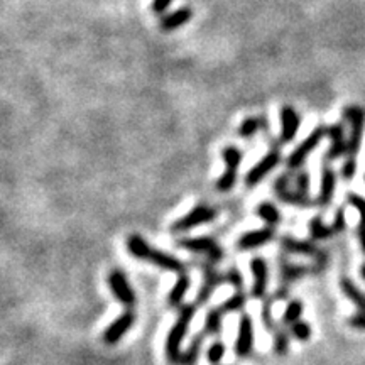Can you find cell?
<instances>
[{
    "mask_svg": "<svg viewBox=\"0 0 365 365\" xmlns=\"http://www.w3.org/2000/svg\"><path fill=\"white\" fill-rule=\"evenodd\" d=\"M127 249L135 259L147 261V263H153L162 269H166V271L178 272V274H184V272H186V265H184L181 261L173 257L171 254L153 249L149 243L144 241L141 235H131L127 241Z\"/></svg>",
    "mask_w": 365,
    "mask_h": 365,
    "instance_id": "obj_1",
    "label": "cell"
},
{
    "mask_svg": "<svg viewBox=\"0 0 365 365\" xmlns=\"http://www.w3.org/2000/svg\"><path fill=\"white\" fill-rule=\"evenodd\" d=\"M197 306L195 305H184L179 308V316L173 328L169 330L168 340H166V357L171 364H179L181 360V342L186 335L188 327H190L191 320H193Z\"/></svg>",
    "mask_w": 365,
    "mask_h": 365,
    "instance_id": "obj_2",
    "label": "cell"
},
{
    "mask_svg": "<svg viewBox=\"0 0 365 365\" xmlns=\"http://www.w3.org/2000/svg\"><path fill=\"white\" fill-rule=\"evenodd\" d=\"M344 119L350 124V135L346 141V157H355L362 146L365 129V109L359 105H349L344 109Z\"/></svg>",
    "mask_w": 365,
    "mask_h": 365,
    "instance_id": "obj_3",
    "label": "cell"
},
{
    "mask_svg": "<svg viewBox=\"0 0 365 365\" xmlns=\"http://www.w3.org/2000/svg\"><path fill=\"white\" fill-rule=\"evenodd\" d=\"M222 157L225 161V173L217 181V190L225 193V191H230L237 183V171L242 162V153L237 146H225Z\"/></svg>",
    "mask_w": 365,
    "mask_h": 365,
    "instance_id": "obj_4",
    "label": "cell"
},
{
    "mask_svg": "<svg viewBox=\"0 0 365 365\" xmlns=\"http://www.w3.org/2000/svg\"><path fill=\"white\" fill-rule=\"evenodd\" d=\"M324 135H328V127H324V125L316 127L315 131H313L311 134H309L308 137H306L305 141L291 153V156L287 157V166H289V169L300 168V166L306 161V157H308L309 154L318 147V144L323 141Z\"/></svg>",
    "mask_w": 365,
    "mask_h": 365,
    "instance_id": "obj_5",
    "label": "cell"
},
{
    "mask_svg": "<svg viewBox=\"0 0 365 365\" xmlns=\"http://www.w3.org/2000/svg\"><path fill=\"white\" fill-rule=\"evenodd\" d=\"M217 219V210L208 205H197L190 213L181 217L178 222L173 223V232H186L190 228L198 227V225L208 223Z\"/></svg>",
    "mask_w": 365,
    "mask_h": 365,
    "instance_id": "obj_6",
    "label": "cell"
},
{
    "mask_svg": "<svg viewBox=\"0 0 365 365\" xmlns=\"http://www.w3.org/2000/svg\"><path fill=\"white\" fill-rule=\"evenodd\" d=\"M109 286L110 289H112L113 296H115L122 305L127 306L129 309L134 308L135 303H137V298H135V293L132 291V287L129 286V281L124 272L119 271V269H113L109 274Z\"/></svg>",
    "mask_w": 365,
    "mask_h": 365,
    "instance_id": "obj_7",
    "label": "cell"
},
{
    "mask_svg": "<svg viewBox=\"0 0 365 365\" xmlns=\"http://www.w3.org/2000/svg\"><path fill=\"white\" fill-rule=\"evenodd\" d=\"M179 247L191 250L197 254H206L212 263H220L223 259V250L213 239L210 237H198V239H186V241H179Z\"/></svg>",
    "mask_w": 365,
    "mask_h": 365,
    "instance_id": "obj_8",
    "label": "cell"
},
{
    "mask_svg": "<svg viewBox=\"0 0 365 365\" xmlns=\"http://www.w3.org/2000/svg\"><path fill=\"white\" fill-rule=\"evenodd\" d=\"M279 162H281V154H279L278 149L265 154L263 159L257 162V164L254 166L249 173H247V176H245L247 186H256V184H259L265 176H267L269 173H271L272 169L279 164Z\"/></svg>",
    "mask_w": 365,
    "mask_h": 365,
    "instance_id": "obj_9",
    "label": "cell"
},
{
    "mask_svg": "<svg viewBox=\"0 0 365 365\" xmlns=\"http://www.w3.org/2000/svg\"><path fill=\"white\" fill-rule=\"evenodd\" d=\"M301 117L293 105H283L281 109V135L279 144H289L294 141L298 131H300Z\"/></svg>",
    "mask_w": 365,
    "mask_h": 365,
    "instance_id": "obj_10",
    "label": "cell"
},
{
    "mask_svg": "<svg viewBox=\"0 0 365 365\" xmlns=\"http://www.w3.org/2000/svg\"><path fill=\"white\" fill-rule=\"evenodd\" d=\"M291 176L289 175H281L278 178V181L274 184V190L278 198L287 205H296V206H311L315 205L313 200H309V197H305V195L298 193L296 190H291L289 188Z\"/></svg>",
    "mask_w": 365,
    "mask_h": 365,
    "instance_id": "obj_11",
    "label": "cell"
},
{
    "mask_svg": "<svg viewBox=\"0 0 365 365\" xmlns=\"http://www.w3.org/2000/svg\"><path fill=\"white\" fill-rule=\"evenodd\" d=\"M134 322H135V315L131 311V309H129V311H125L124 315L119 316L115 322H113L105 331H103V342H105L107 345L119 344V342L122 340V337H124V335L131 330Z\"/></svg>",
    "mask_w": 365,
    "mask_h": 365,
    "instance_id": "obj_12",
    "label": "cell"
},
{
    "mask_svg": "<svg viewBox=\"0 0 365 365\" xmlns=\"http://www.w3.org/2000/svg\"><path fill=\"white\" fill-rule=\"evenodd\" d=\"M254 349V324L252 318L249 315H242L241 327H239V337L237 344H235V353L241 359L250 355Z\"/></svg>",
    "mask_w": 365,
    "mask_h": 365,
    "instance_id": "obj_13",
    "label": "cell"
},
{
    "mask_svg": "<svg viewBox=\"0 0 365 365\" xmlns=\"http://www.w3.org/2000/svg\"><path fill=\"white\" fill-rule=\"evenodd\" d=\"M276 232L274 227H265L261 228V230H252L243 234L241 239H239L237 247L241 250H250V249H257V247H263L267 242H271L274 239Z\"/></svg>",
    "mask_w": 365,
    "mask_h": 365,
    "instance_id": "obj_14",
    "label": "cell"
},
{
    "mask_svg": "<svg viewBox=\"0 0 365 365\" xmlns=\"http://www.w3.org/2000/svg\"><path fill=\"white\" fill-rule=\"evenodd\" d=\"M250 269H252V276H254L252 296L264 298L265 289H267V276H269L267 263H265L263 257H254L252 263H250Z\"/></svg>",
    "mask_w": 365,
    "mask_h": 365,
    "instance_id": "obj_15",
    "label": "cell"
},
{
    "mask_svg": "<svg viewBox=\"0 0 365 365\" xmlns=\"http://www.w3.org/2000/svg\"><path fill=\"white\" fill-rule=\"evenodd\" d=\"M203 272H205V284H203L200 293H198V298H197L198 305L206 303V301L210 300V296H212L213 289L227 281V278L222 274H219V272H217L210 264H203Z\"/></svg>",
    "mask_w": 365,
    "mask_h": 365,
    "instance_id": "obj_16",
    "label": "cell"
},
{
    "mask_svg": "<svg viewBox=\"0 0 365 365\" xmlns=\"http://www.w3.org/2000/svg\"><path fill=\"white\" fill-rule=\"evenodd\" d=\"M328 137H330L331 146L330 151L327 154V159H338L340 156L346 154V141H345V134H344V125L342 124H333L328 127Z\"/></svg>",
    "mask_w": 365,
    "mask_h": 365,
    "instance_id": "obj_17",
    "label": "cell"
},
{
    "mask_svg": "<svg viewBox=\"0 0 365 365\" xmlns=\"http://www.w3.org/2000/svg\"><path fill=\"white\" fill-rule=\"evenodd\" d=\"M335 186H337V176H335V171L330 168V166H324L322 173V186H320V195L318 200H316V203H318L322 208L330 206L335 195Z\"/></svg>",
    "mask_w": 365,
    "mask_h": 365,
    "instance_id": "obj_18",
    "label": "cell"
},
{
    "mask_svg": "<svg viewBox=\"0 0 365 365\" xmlns=\"http://www.w3.org/2000/svg\"><path fill=\"white\" fill-rule=\"evenodd\" d=\"M191 17H193V10L190 7H181V9L162 17L159 22V29L162 32H173L186 24V22H190Z\"/></svg>",
    "mask_w": 365,
    "mask_h": 365,
    "instance_id": "obj_19",
    "label": "cell"
},
{
    "mask_svg": "<svg viewBox=\"0 0 365 365\" xmlns=\"http://www.w3.org/2000/svg\"><path fill=\"white\" fill-rule=\"evenodd\" d=\"M281 245L286 252L289 254H303V256H316L318 252V247L315 245V242L308 241H296L293 237H283Z\"/></svg>",
    "mask_w": 365,
    "mask_h": 365,
    "instance_id": "obj_20",
    "label": "cell"
},
{
    "mask_svg": "<svg viewBox=\"0 0 365 365\" xmlns=\"http://www.w3.org/2000/svg\"><path fill=\"white\" fill-rule=\"evenodd\" d=\"M267 129V119L265 117H249V119L242 120L241 127H239V135L242 139H250L256 135V132L265 131Z\"/></svg>",
    "mask_w": 365,
    "mask_h": 365,
    "instance_id": "obj_21",
    "label": "cell"
},
{
    "mask_svg": "<svg viewBox=\"0 0 365 365\" xmlns=\"http://www.w3.org/2000/svg\"><path fill=\"white\" fill-rule=\"evenodd\" d=\"M340 287H342V291H344L345 296L349 298V300L352 301V303L355 305L360 311L365 313V294L362 293V291H360L355 284L350 281L349 278L342 279Z\"/></svg>",
    "mask_w": 365,
    "mask_h": 365,
    "instance_id": "obj_22",
    "label": "cell"
},
{
    "mask_svg": "<svg viewBox=\"0 0 365 365\" xmlns=\"http://www.w3.org/2000/svg\"><path fill=\"white\" fill-rule=\"evenodd\" d=\"M309 269L305 267V265H296L291 263H281V279H283V286H289L291 283H294L296 279H301L305 274H308Z\"/></svg>",
    "mask_w": 365,
    "mask_h": 365,
    "instance_id": "obj_23",
    "label": "cell"
},
{
    "mask_svg": "<svg viewBox=\"0 0 365 365\" xmlns=\"http://www.w3.org/2000/svg\"><path fill=\"white\" fill-rule=\"evenodd\" d=\"M190 284L191 281L186 274H179L178 281H176L175 287H173L171 293H169V296H168V305L173 306V308L181 305L184 294H186L188 289H190Z\"/></svg>",
    "mask_w": 365,
    "mask_h": 365,
    "instance_id": "obj_24",
    "label": "cell"
},
{
    "mask_svg": "<svg viewBox=\"0 0 365 365\" xmlns=\"http://www.w3.org/2000/svg\"><path fill=\"white\" fill-rule=\"evenodd\" d=\"M337 234V232L333 230V227H327V225L323 223L322 217H315V219L309 222V235H311L313 242H320V241H327V239L333 237V235Z\"/></svg>",
    "mask_w": 365,
    "mask_h": 365,
    "instance_id": "obj_25",
    "label": "cell"
},
{
    "mask_svg": "<svg viewBox=\"0 0 365 365\" xmlns=\"http://www.w3.org/2000/svg\"><path fill=\"white\" fill-rule=\"evenodd\" d=\"M205 337H206L205 333H200L190 342V346H188L186 352L181 353V360H179V364L181 365H193L195 362H197L198 355H200V352H201V344L205 342Z\"/></svg>",
    "mask_w": 365,
    "mask_h": 365,
    "instance_id": "obj_26",
    "label": "cell"
},
{
    "mask_svg": "<svg viewBox=\"0 0 365 365\" xmlns=\"http://www.w3.org/2000/svg\"><path fill=\"white\" fill-rule=\"evenodd\" d=\"M257 213H259L261 219H263L269 227H274V225L281 222V213H279V210L269 201L261 203V205L257 206Z\"/></svg>",
    "mask_w": 365,
    "mask_h": 365,
    "instance_id": "obj_27",
    "label": "cell"
},
{
    "mask_svg": "<svg viewBox=\"0 0 365 365\" xmlns=\"http://www.w3.org/2000/svg\"><path fill=\"white\" fill-rule=\"evenodd\" d=\"M222 316H223V313L220 311V308L210 309L208 315H206L205 330H203V333L205 335H219L220 331H222Z\"/></svg>",
    "mask_w": 365,
    "mask_h": 365,
    "instance_id": "obj_28",
    "label": "cell"
},
{
    "mask_svg": "<svg viewBox=\"0 0 365 365\" xmlns=\"http://www.w3.org/2000/svg\"><path fill=\"white\" fill-rule=\"evenodd\" d=\"M301 315H303V303L298 300L291 301V303L286 306V309H284L283 323L286 324V327H291V324L300 322Z\"/></svg>",
    "mask_w": 365,
    "mask_h": 365,
    "instance_id": "obj_29",
    "label": "cell"
},
{
    "mask_svg": "<svg viewBox=\"0 0 365 365\" xmlns=\"http://www.w3.org/2000/svg\"><path fill=\"white\" fill-rule=\"evenodd\" d=\"M245 303H247L245 293H243V291H237V293H235L230 300H227L222 306H220V311H222L223 315L225 313L241 311L243 306H245Z\"/></svg>",
    "mask_w": 365,
    "mask_h": 365,
    "instance_id": "obj_30",
    "label": "cell"
},
{
    "mask_svg": "<svg viewBox=\"0 0 365 365\" xmlns=\"http://www.w3.org/2000/svg\"><path fill=\"white\" fill-rule=\"evenodd\" d=\"M289 333L293 335V337L296 338L298 342H308L309 338H311L313 330H311V327H309V323L301 322V320H300V322L291 324Z\"/></svg>",
    "mask_w": 365,
    "mask_h": 365,
    "instance_id": "obj_31",
    "label": "cell"
},
{
    "mask_svg": "<svg viewBox=\"0 0 365 365\" xmlns=\"http://www.w3.org/2000/svg\"><path fill=\"white\" fill-rule=\"evenodd\" d=\"M287 349H289V333L286 330H278L274 338V352L283 357L287 353Z\"/></svg>",
    "mask_w": 365,
    "mask_h": 365,
    "instance_id": "obj_32",
    "label": "cell"
},
{
    "mask_svg": "<svg viewBox=\"0 0 365 365\" xmlns=\"http://www.w3.org/2000/svg\"><path fill=\"white\" fill-rule=\"evenodd\" d=\"M271 308H272V301L271 300H265V303L263 306L264 327H265V330H269V331H278V327H276L274 318H272Z\"/></svg>",
    "mask_w": 365,
    "mask_h": 365,
    "instance_id": "obj_33",
    "label": "cell"
},
{
    "mask_svg": "<svg viewBox=\"0 0 365 365\" xmlns=\"http://www.w3.org/2000/svg\"><path fill=\"white\" fill-rule=\"evenodd\" d=\"M346 201H349L350 205H352L357 212H359L360 223L365 225V198L359 197V195H355V193H350V195H346Z\"/></svg>",
    "mask_w": 365,
    "mask_h": 365,
    "instance_id": "obj_34",
    "label": "cell"
},
{
    "mask_svg": "<svg viewBox=\"0 0 365 365\" xmlns=\"http://www.w3.org/2000/svg\"><path fill=\"white\" fill-rule=\"evenodd\" d=\"M223 355H225V345L222 344V342H217V344H213L212 346H210L208 362L213 365L220 364V360L223 359Z\"/></svg>",
    "mask_w": 365,
    "mask_h": 365,
    "instance_id": "obj_35",
    "label": "cell"
},
{
    "mask_svg": "<svg viewBox=\"0 0 365 365\" xmlns=\"http://www.w3.org/2000/svg\"><path fill=\"white\" fill-rule=\"evenodd\" d=\"M294 186H296L298 193L305 195L308 197V190H309V176L306 171H300L296 175V179H294Z\"/></svg>",
    "mask_w": 365,
    "mask_h": 365,
    "instance_id": "obj_36",
    "label": "cell"
},
{
    "mask_svg": "<svg viewBox=\"0 0 365 365\" xmlns=\"http://www.w3.org/2000/svg\"><path fill=\"white\" fill-rule=\"evenodd\" d=\"M355 173H357L355 157H346L344 166H342V176H344V179H346V181H350V179H353Z\"/></svg>",
    "mask_w": 365,
    "mask_h": 365,
    "instance_id": "obj_37",
    "label": "cell"
},
{
    "mask_svg": "<svg viewBox=\"0 0 365 365\" xmlns=\"http://www.w3.org/2000/svg\"><path fill=\"white\" fill-rule=\"evenodd\" d=\"M225 278H227V281L230 283L232 286L235 287V289L243 291V279H242L241 272H239L237 269H230V271H228V274L225 276Z\"/></svg>",
    "mask_w": 365,
    "mask_h": 365,
    "instance_id": "obj_38",
    "label": "cell"
},
{
    "mask_svg": "<svg viewBox=\"0 0 365 365\" xmlns=\"http://www.w3.org/2000/svg\"><path fill=\"white\" fill-rule=\"evenodd\" d=\"M345 225H346V219H345V210L344 208H338L337 210V215H335V220H333V230L337 232V234H340V232L345 230Z\"/></svg>",
    "mask_w": 365,
    "mask_h": 365,
    "instance_id": "obj_39",
    "label": "cell"
},
{
    "mask_svg": "<svg viewBox=\"0 0 365 365\" xmlns=\"http://www.w3.org/2000/svg\"><path fill=\"white\" fill-rule=\"evenodd\" d=\"M173 0H153V5H151V10H153L156 16H161V14L166 12L169 5H171Z\"/></svg>",
    "mask_w": 365,
    "mask_h": 365,
    "instance_id": "obj_40",
    "label": "cell"
},
{
    "mask_svg": "<svg viewBox=\"0 0 365 365\" xmlns=\"http://www.w3.org/2000/svg\"><path fill=\"white\" fill-rule=\"evenodd\" d=\"M328 263V252H324V250H318L315 256V271L320 272L323 271V267L327 265Z\"/></svg>",
    "mask_w": 365,
    "mask_h": 365,
    "instance_id": "obj_41",
    "label": "cell"
},
{
    "mask_svg": "<svg viewBox=\"0 0 365 365\" xmlns=\"http://www.w3.org/2000/svg\"><path fill=\"white\" fill-rule=\"evenodd\" d=\"M350 327L352 328H357V330H365V313H359V315L352 316V318L349 320Z\"/></svg>",
    "mask_w": 365,
    "mask_h": 365,
    "instance_id": "obj_42",
    "label": "cell"
},
{
    "mask_svg": "<svg viewBox=\"0 0 365 365\" xmlns=\"http://www.w3.org/2000/svg\"><path fill=\"white\" fill-rule=\"evenodd\" d=\"M357 235H359L360 247H362V250L365 252V225L364 223H360L359 228H357Z\"/></svg>",
    "mask_w": 365,
    "mask_h": 365,
    "instance_id": "obj_43",
    "label": "cell"
},
{
    "mask_svg": "<svg viewBox=\"0 0 365 365\" xmlns=\"http://www.w3.org/2000/svg\"><path fill=\"white\" fill-rule=\"evenodd\" d=\"M360 276H362V279L365 281V264L362 265V269H360Z\"/></svg>",
    "mask_w": 365,
    "mask_h": 365,
    "instance_id": "obj_44",
    "label": "cell"
}]
</instances>
